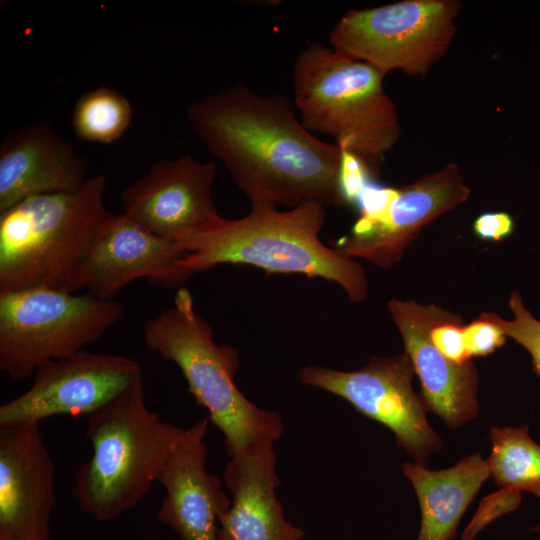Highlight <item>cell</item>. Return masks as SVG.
Here are the masks:
<instances>
[{"instance_id":"5b68a950","label":"cell","mask_w":540,"mask_h":540,"mask_svg":"<svg viewBox=\"0 0 540 540\" xmlns=\"http://www.w3.org/2000/svg\"><path fill=\"white\" fill-rule=\"evenodd\" d=\"M106 179L75 192L25 199L0 212V293L47 287L75 293L76 276L100 227Z\"/></svg>"},{"instance_id":"4316f807","label":"cell","mask_w":540,"mask_h":540,"mask_svg":"<svg viewBox=\"0 0 540 540\" xmlns=\"http://www.w3.org/2000/svg\"><path fill=\"white\" fill-rule=\"evenodd\" d=\"M530 531L540 533V523L536 525L535 527L531 528Z\"/></svg>"},{"instance_id":"8992f818","label":"cell","mask_w":540,"mask_h":540,"mask_svg":"<svg viewBox=\"0 0 540 540\" xmlns=\"http://www.w3.org/2000/svg\"><path fill=\"white\" fill-rule=\"evenodd\" d=\"M384 77L374 66L321 43L308 44L292 71L293 102L303 125L333 138L375 175L400 136Z\"/></svg>"},{"instance_id":"3957f363","label":"cell","mask_w":540,"mask_h":540,"mask_svg":"<svg viewBox=\"0 0 540 540\" xmlns=\"http://www.w3.org/2000/svg\"><path fill=\"white\" fill-rule=\"evenodd\" d=\"M86 418L92 455L78 468L72 495L83 512L110 521L142 500L184 429L147 408L143 376Z\"/></svg>"},{"instance_id":"5bb4252c","label":"cell","mask_w":540,"mask_h":540,"mask_svg":"<svg viewBox=\"0 0 540 540\" xmlns=\"http://www.w3.org/2000/svg\"><path fill=\"white\" fill-rule=\"evenodd\" d=\"M55 468L40 423L0 428V540H51Z\"/></svg>"},{"instance_id":"e0dca14e","label":"cell","mask_w":540,"mask_h":540,"mask_svg":"<svg viewBox=\"0 0 540 540\" xmlns=\"http://www.w3.org/2000/svg\"><path fill=\"white\" fill-rule=\"evenodd\" d=\"M88 166L48 122L10 131L0 145V212L34 196L78 191Z\"/></svg>"},{"instance_id":"44dd1931","label":"cell","mask_w":540,"mask_h":540,"mask_svg":"<svg viewBox=\"0 0 540 540\" xmlns=\"http://www.w3.org/2000/svg\"><path fill=\"white\" fill-rule=\"evenodd\" d=\"M133 108L118 90L101 86L82 93L72 109V128L77 138L98 144L120 139L129 128Z\"/></svg>"},{"instance_id":"30bf717a","label":"cell","mask_w":540,"mask_h":540,"mask_svg":"<svg viewBox=\"0 0 540 540\" xmlns=\"http://www.w3.org/2000/svg\"><path fill=\"white\" fill-rule=\"evenodd\" d=\"M29 389L0 406V428L85 416L142 377L134 358L84 350L39 366Z\"/></svg>"},{"instance_id":"ba28073f","label":"cell","mask_w":540,"mask_h":540,"mask_svg":"<svg viewBox=\"0 0 540 540\" xmlns=\"http://www.w3.org/2000/svg\"><path fill=\"white\" fill-rule=\"evenodd\" d=\"M459 11L456 0H403L348 10L332 27L329 40L337 52L385 76L396 69L425 76L452 44Z\"/></svg>"},{"instance_id":"ac0fdd59","label":"cell","mask_w":540,"mask_h":540,"mask_svg":"<svg viewBox=\"0 0 540 540\" xmlns=\"http://www.w3.org/2000/svg\"><path fill=\"white\" fill-rule=\"evenodd\" d=\"M223 479L231 506L219 520L217 540H302L305 532L289 522L276 496L273 443H261L230 458Z\"/></svg>"},{"instance_id":"2e32d148","label":"cell","mask_w":540,"mask_h":540,"mask_svg":"<svg viewBox=\"0 0 540 540\" xmlns=\"http://www.w3.org/2000/svg\"><path fill=\"white\" fill-rule=\"evenodd\" d=\"M389 313L421 383V397L445 424L457 428L478 415V374L472 360L457 364L431 342L429 331L443 308L392 298Z\"/></svg>"},{"instance_id":"4fadbf2b","label":"cell","mask_w":540,"mask_h":540,"mask_svg":"<svg viewBox=\"0 0 540 540\" xmlns=\"http://www.w3.org/2000/svg\"><path fill=\"white\" fill-rule=\"evenodd\" d=\"M216 166L190 154L161 159L121 193L126 215L171 241L196 231L219 215L212 193Z\"/></svg>"},{"instance_id":"7c38bea8","label":"cell","mask_w":540,"mask_h":540,"mask_svg":"<svg viewBox=\"0 0 540 540\" xmlns=\"http://www.w3.org/2000/svg\"><path fill=\"white\" fill-rule=\"evenodd\" d=\"M185 253L176 241L151 233L125 213L110 214L78 270L76 290L113 300L139 278L162 287H184L194 275L178 265Z\"/></svg>"},{"instance_id":"9a60e30c","label":"cell","mask_w":540,"mask_h":540,"mask_svg":"<svg viewBox=\"0 0 540 540\" xmlns=\"http://www.w3.org/2000/svg\"><path fill=\"white\" fill-rule=\"evenodd\" d=\"M209 422L206 416L183 430L158 477L166 496L156 519L181 540H217L219 520L231 506L221 479L206 469Z\"/></svg>"},{"instance_id":"8fae6325","label":"cell","mask_w":540,"mask_h":540,"mask_svg":"<svg viewBox=\"0 0 540 540\" xmlns=\"http://www.w3.org/2000/svg\"><path fill=\"white\" fill-rule=\"evenodd\" d=\"M470 190L455 163L397 188L388 205L374 215H360L350 233L330 241L347 258L365 259L383 268L396 265L421 229L467 201Z\"/></svg>"},{"instance_id":"7a4b0ae2","label":"cell","mask_w":540,"mask_h":540,"mask_svg":"<svg viewBox=\"0 0 540 540\" xmlns=\"http://www.w3.org/2000/svg\"><path fill=\"white\" fill-rule=\"evenodd\" d=\"M325 207L304 202L287 211L266 203L251 204L238 219L217 215L179 239L186 252L178 261L197 273L224 263L248 264L267 273H298L343 288L354 303L365 301L368 281L363 266L320 240Z\"/></svg>"},{"instance_id":"7402d4cb","label":"cell","mask_w":540,"mask_h":540,"mask_svg":"<svg viewBox=\"0 0 540 540\" xmlns=\"http://www.w3.org/2000/svg\"><path fill=\"white\" fill-rule=\"evenodd\" d=\"M508 304L513 318L503 319L504 332L530 354L533 369L540 377V320L526 308L518 291L511 293Z\"/></svg>"},{"instance_id":"9c48e42d","label":"cell","mask_w":540,"mask_h":540,"mask_svg":"<svg viewBox=\"0 0 540 540\" xmlns=\"http://www.w3.org/2000/svg\"><path fill=\"white\" fill-rule=\"evenodd\" d=\"M414 373L404 351L393 357H372L355 371L309 365L298 376L303 384L345 399L360 414L388 427L397 445L425 466L428 456L442 448V440L427 421L423 398L412 388Z\"/></svg>"},{"instance_id":"52a82bcc","label":"cell","mask_w":540,"mask_h":540,"mask_svg":"<svg viewBox=\"0 0 540 540\" xmlns=\"http://www.w3.org/2000/svg\"><path fill=\"white\" fill-rule=\"evenodd\" d=\"M124 306L47 287L0 293V370L13 381L98 342Z\"/></svg>"},{"instance_id":"6da1fadb","label":"cell","mask_w":540,"mask_h":540,"mask_svg":"<svg viewBox=\"0 0 540 540\" xmlns=\"http://www.w3.org/2000/svg\"><path fill=\"white\" fill-rule=\"evenodd\" d=\"M186 115L251 204L347 205L343 150L316 138L287 97L234 84L191 103Z\"/></svg>"},{"instance_id":"d4e9b609","label":"cell","mask_w":540,"mask_h":540,"mask_svg":"<svg viewBox=\"0 0 540 540\" xmlns=\"http://www.w3.org/2000/svg\"><path fill=\"white\" fill-rule=\"evenodd\" d=\"M521 492L500 488L497 492L485 497L473 519L467 525L462 540H473L489 523L499 516L514 511L520 504Z\"/></svg>"},{"instance_id":"277c9868","label":"cell","mask_w":540,"mask_h":540,"mask_svg":"<svg viewBox=\"0 0 540 540\" xmlns=\"http://www.w3.org/2000/svg\"><path fill=\"white\" fill-rule=\"evenodd\" d=\"M143 340L149 351L181 370L187 391L223 433L230 458L280 438L284 431L280 416L257 407L238 389L234 376L239 353L214 341L213 329L195 310L188 288H179L173 304L146 323Z\"/></svg>"},{"instance_id":"d6986e66","label":"cell","mask_w":540,"mask_h":540,"mask_svg":"<svg viewBox=\"0 0 540 540\" xmlns=\"http://www.w3.org/2000/svg\"><path fill=\"white\" fill-rule=\"evenodd\" d=\"M416 491L421 510L417 540H452L459 521L483 482L491 476L487 460L469 455L455 466L438 471L418 463L402 465Z\"/></svg>"},{"instance_id":"ffe728a7","label":"cell","mask_w":540,"mask_h":540,"mask_svg":"<svg viewBox=\"0 0 540 540\" xmlns=\"http://www.w3.org/2000/svg\"><path fill=\"white\" fill-rule=\"evenodd\" d=\"M492 451L487 460L501 488L526 491L540 498V445L529 435V425L490 428Z\"/></svg>"},{"instance_id":"603a6c76","label":"cell","mask_w":540,"mask_h":540,"mask_svg":"<svg viewBox=\"0 0 540 540\" xmlns=\"http://www.w3.org/2000/svg\"><path fill=\"white\" fill-rule=\"evenodd\" d=\"M502 321L497 313L486 312L464 325L465 346L470 358L490 355L506 343Z\"/></svg>"},{"instance_id":"cb8c5ba5","label":"cell","mask_w":540,"mask_h":540,"mask_svg":"<svg viewBox=\"0 0 540 540\" xmlns=\"http://www.w3.org/2000/svg\"><path fill=\"white\" fill-rule=\"evenodd\" d=\"M462 318L443 309L429 331L433 345L450 361L464 364L472 360L469 357L463 334Z\"/></svg>"},{"instance_id":"484cf974","label":"cell","mask_w":540,"mask_h":540,"mask_svg":"<svg viewBox=\"0 0 540 540\" xmlns=\"http://www.w3.org/2000/svg\"><path fill=\"white\" fill-rule=\"evenodd\" d=\"M514 228L513 217L503 211L483 213L473 222L474 233L485 241H503L513 234Z\"/></svg>"}]
</instances>
